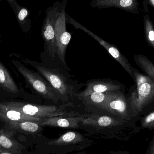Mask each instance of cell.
Here are the masks:
<instances>
[{"mask_svg": "<svg viewBox=\"0 0 154 154\" xmlns=\"http://www.w3.org/2000/svg\"><path fill=\"white\" fill-rule=\"evenodd\" d=\"M2 154H11L7 153H2Z\"/></svg>", "mask_w": 154, "mask_h": 154, "instance_id": "28", "label": "cell"}, {"mask_svg": "<svg viewBox=\"0 0 154 154\" xmlns=\"http://www.w3.org/2000/svg\"><path fill=\"white\" fill-rule=\"evenodd\" d=\"M132 79L135 84L126 95L129 112L136 121L154 102V80L133 68Z\"/></svg>", "mask_w": 154, "mask_h": 154, "instance_id": "1", "label": "cell"}, {"mask_svg": "<svg viewBox=\"0 0 154 154\" xmlns=\"http://www.w3.org/2000/svg\"><path fill=\"white\" fill-rule=\"evenodd\" d=\"M0 145L3 147L9 148L11 147L12 143L10 139L5 136H0Z\"/></svg>", "mask_w": 154, "mask_h": 154, "instance_id": "22", "label": "cell"}, {"mask_svg": "<svg viewBox=\"0 0 154 154\" xmlns=\"http://www.w3.org/2000/svg\"><path fill=\"white\" fill-rule=\"evenodd\" d=\"M66 22L67 23L71 24L76 29H79L88 33L92 38L96 40L101 46L104 47L108 53L112 56V57L116 60L121 66L125 70L128 74L131 77H133V68L130 62L126 57L119 51L118 48L113 44H111L104 40L100 37L92 32L91 31L84 27L83 25L76 21L75 19L70 17L66 13Z\"/></svg>", "mask_w": 154, "mask_h": 154, "instance_id": "10", "label": "cell"}, {"mask_svg": "<svg viewBox=\"0 0 154 154\" xmlns=\"http://www.w3.org/2000/svg\"><path fill=\"white\" fill-rule=\"evenodd\" d=\"M4 105L11 108L28 116L43 119L54 116H75L81 114L74 111H68L66 108L69 106L62 105H40L19 101H8L3 102Z\"/></svg>", "mask_w": 154, "mask_h": 154, "instance_id": "3", "label": "cell"}, {"mask_svg": "<svg viewBox=\"0 0 154 154\" xmlns=\"http://www.w3.org/2000/svg\"><path fill=\"white\" fill-rule=\"evenodd\" d=\"M144 29L146 42L154 50V27L148 15L144 16Z\"/></svg>", "mask_w": 154, "mask_h": 154, "instance_id": "19", "label": "cell"}, {"mask_svg": "<svg viewBox=\"0 0 154 154\" xmlns=\"http://www.w3.org/2000/svg\"><path fill=\"white\" fill-rule=\"evenodd\" d=\"M93 141L85 137L76 131L66 132L57 139H53L46 144L50 153L65 154L69 152L80 151L92 144Z\"/></svg>", "mask_w": 154, "mask_h": 154, "instance_id": "6", "label": "cell"}, {"mask_svg": "<svg viewBox=\"0 0 154 154\" xmlns=\"http://www.w3.org/2000/svg\"><path fill=\"white\" fill-rule=\"evenodd\" d=\"M136 123L128 122L113 116L100 114H81L80 129L91 134L117 133L126 127H135Z\"/></svg>", "mask_w": 154, "mask_h": 154, "instance_id": "2", "label": "cell"}, {"mask_svg": "<svg viewBox=\"0 0 154 154\" xmlns=\"http://www.w3.org/2000/svg\"><path fill=\"white\" fill-rule=\"evenodd\" d=\"M13 62L17 70L41 99L51 105L65 104L60 94L43 77L28 69L22 64H18L14 60Z\"/></svg>", "mask_w": 154, "mask_h": 154, "instance_id": "4", "label": "cell"}, {"mask_svg": "<svg viewBox=\"0 0 154 154\" xmlns=\"http://www.w3.org/2000/svg\"><path fill=\"white\" fill-rule=\"evenodd\" d=\"M109 92L99 93L92 92L82 97H77L82 101L87 107L91 109H97L101 104H103L107 98Z\"/></svg>", "mask_w": 154, "mask_h": 154, "instance_id": "15", "label": "cell"}, {"mask_svg": "<svg viewBox=\"0 0 154 154\" xmlns=\"http://www.w3.org/2000/svg\"><path fill=\"white\" fill-rule=\"evenodd\" d=\"M32 62L35 69L60 94L64 104L70 106V100L76 97L77 93L75 86L68 80L66 77L57 68H48L38 65L37 62Z\"/></svg>", "mask_w": 154, "mask_h": 154, "instance_id": "5", "label": "cell"}, {"mask_svg": "<svg viewBox=\"0 0 154 154\" xmlns=\"http://www.w3.org/2000/svg\"><path fill=\"white\" fill-rule=\"evenodd\" d=\"M86 85V89L76 94V97L85 96L92 92L108 93L118 91H123L125 89L122 84L111 80H92L87 82Z\"/></svg>", "mask_w": 154, "mask_h": 154, "instance_id": "11", "label": "cell"}, {"mask_svg": "<svg viewBox=\"0 0 154 154\" xmlns=\"http://www.w3.org/2000/svg\"><path fill=\"white\" fill-rule=\"evenodd\" d=\"M112 154H128V153L127 152H119Z\"/></svg>", "mask_w": 154, "mask_h": 154, "instance_id": "25", "label": "cell"}, {"mask_svg": "<svg viewBox=\"0 0 154 154\" xmlns=\"http://www.w3.org/2000/svg\"><path fill=\"white\" fill-rule=\"evenodd\" d=\"M90 5L93 8H119L129 12L138 13V0H92Z\"/></svg>", "mask_w": 154, "mask_h": 154, "instance_id": "12", "label": "cell"}, {"mask_svg": "<svg viewBox=\"0 0 154 154\" xmlns=\"http://www.w3.org/2000/svg\"><path fill=\"white\" fill-rule=\"evenodd\" d=\"M146 154H154V136L151 141Z\"/></svg>", "mask_w": 154, "mask_h": 154, "instance_id": "23", "label": "cell"}, {"mask_svg": "<svg viewBox=\"0 0 154 154\" xmlns=\"http://www.w3.org/2000/svg\"><path fill=\"white\" fill-rule=\"evenodd\" d=\"M41 122L38 121L25 120L20 122H13V125L18 126L22 130L29 133H35L38 131L42 126Z\"/></svg>", "mask_w": 154, "mask_h": 154, "instance_id": "20", "label": "cell"}, {"mask_svg": "<svg viewBox=\"0 0 154 154\" xmlns=\"http://www.w3.org/2000/svg\"><path fill=\"white\" fill-rule=\"evenodd\" d=\"M0 118L13 122L25 120L42 122L43 120L42 119L31 116L19 112L16 109L5 106L3 103H0Z\"/></svg>", "mask_w": 154, "mask_h": 154, "instance_id": "14", "label": "cell"}, {"mask_svg": "<svg viewBox=\"0 0 154 154\" xmlns=\"http://www.w3.org/2000/svg\"><path fill=\"white\" fill-rule=\"evenodd\" d=\"M97 110H99L100 113L101 111L103 115L106 113L107 115L116 117L128 122H137L132 118L129 112L124 91L109 92L107 98Z\"/></svg>", "mask_w": 154, "mask_h": 154, "instance_id": "8", "label": "cell"}, {"mask_svg": "<svg viewBox=\"0 0 154 154\" xmlns=\"http://www.w3.org/2000/svg\"><path fill=\"white\" fill-rule=\"evenodd\" d=\"M59 2H55L52 6L47 9L46 17L42 28V35L45 42L44 49L47 59L52 62L57 57L55 25Z\"/></svg>", "mask_w": 154, "mask_h": 154, "instance_id": "7", "label": "cell"}, {"mask_svg": "<svg viewBox=\"0 0 154 154\" xmlns=\"http://www.w3.org/2000/svg\"><path fill=\"white\" fill-rule=\"evenodd\" d=\"M68 0H63V2L62 3L63 4V6L65 8H66V5L67 2Z\"/></svg>", "mask_w": 154, "mask_h": 154, "instance_id": "26", "label": "cell"}, {"mask_svg": "<svg viewBox=\"0 0 154 154\" xmlns=\"http://www.w3.org/2000/svg\"><path fill=\"white\" fill-rule=\"evenodd\" d=\"M141 129H154V109L140 119Z\"/></svg>", "mask_w": 154, "mask_h": 154, "instance_id": "21", "label": "cell"}, {"mask_svg": "<svg viewBox=\"0 0 154 154\" xmlns=\"http://www.w3.org/2000/svg\"><path fill=\"white\" fill-rule=\"evenodd\" d=\"M0 86L9 92H18V87L7 69L0 61Z\"/></svg>", "mask_w": 154, "mask_h": 154, "instance_id": "17", "label": "cell"}, {"mask_svg": "<svg viewBox=\"0 0 154 154\" xmlns=\"http://www.w3.org/2000/svg\"><path fill=\"white\" fill-rule=\"evenodd\" d=\"M11 6L19 23L23 28L25 26H30L31 20L29 18V12L25 7L20 6L16 0H6Z\"/></svg>", "mask_w": 154, "mask_h": 154, "instance_id": "16", "label": "cell"}, {"mask_svg": "<svg viewBox=\"0 0 154 154\" xmlns=\"http://www.w3.org/2000/svg\"><path fill=\"white\" fill-rule=\"evenodd\" d=\"M146 1L148 4L150 5L154 8V0H146Z\"/></svg>", "mask_w": 154, "mask_h": 154, "instance_id": "24", "label": "cell"}, {"mask_svg": "<svg viewBox=\"0 0 154 154\" xmlns=\"http://www.w3.org/2000/svg\"><path fill=\"white\" fill-rule=\"evenodd\" d=\"M80 115L75 116H59L43 119L41 122V125L42 126L80 129Z\"/></svg>", "mask_w": 154, "mask_h": 154, "instance_id": "13", "label": "cell"}, {"mask_svg": "<svg viewBox=\"0 0 154 154\" xmlns=\"http://www.w3.org/2000/svg\"><path fill=\"white\" fill-rule=\"evenodd\" d=\"M75 154H88L86 152H79L77 153H76Z\"/></svg>", "mask_w": 154, "mask_h": 154, "instance_id": "27", "label": "cell"}, {"mask_svg": "<svg viewBox=\"0 0 154 154\" xmlns=\"http://www.w3.org/2000/svg\"><path fill=\"white\" fill-rule=\"evenodd\" d=\"M66 9L62 3L60 2L55 22V30L57 48V56L60 63L66 69L68 67L66 63V53L71 40V34L66 30Z\"/></svg>", "mask_w": 154, "mask_h": 154, "instance_id": "9", "label": "cell"}, {"mask_svg": "<svg viewBox=\"0 0 154 154\" xmlns=\"http://www.w3.org/2000/svg\"><path fill=\"white\" fill-rule=\"evenodd\" d=\"M135 64L145 73L146 75L154 80V64L144 55L137 54L134 57Z\"/></svg>", "mask_w": 154, "mask_h": 154, "instance_id": "18", "label": "cell"}]
</instances>
